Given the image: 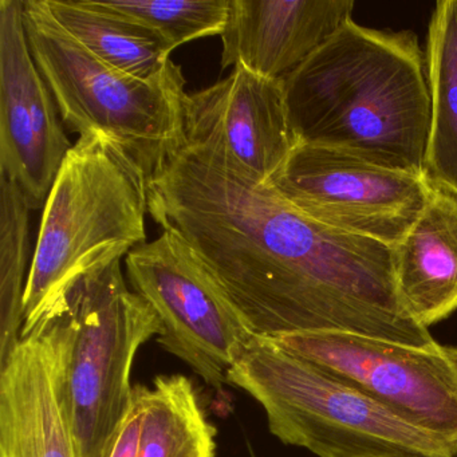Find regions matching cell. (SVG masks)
I'll return each mask as SVG.
<instances>
[{
  "label": "cell",
  "mask_w": 457,
  "mask_h": 457,
  "mask_svg": "<svg viewBox=\"0 0 457 457\" xmlns=\"http://www.w3.org/2000/svg\"><path fill=\"white\" fill-rule=\"evenodd\" d=\"M148 213L188 243L258 337L436 342L398 299L392 247L312 220L208 146L186 143L152 170Z\"/></svg>",
  "instance_id": "6da1fadb"
},
{
  "label": "cell",
  "mask_w": 457,
  "mask_h": 457,
  "mask_svg": "<svg viewBox=\"0 0 457 457\" xmlns=\"http://www.w3.org/2000/svg\"><path fill=\"white\" fill-rule=\"evenodd\" d=\"M283 87L296 145L328 146L427 173V58L411 31L376 30L350 21L286 77Z\"/></svg>",
  "instance_id": "7a4b0ae2"
},
{
  "label": "cell",
  "mask_w": 457,
  "mask_h": 457,
  "mask_svg": "<svg viewBox=\"0 0 457 457\" xmlns=\"http://www.w3.org/2000/svg\"><path fill=\"white\" fill-rule=\"evenodd\" d=\"M49 337L58 397L77 457H109L133 400V361L162 336L159 315L130 291L121 259L69 283L34 320Z\"/></svg>",
  "instance_id": "3957f363"
},
{
  "label": "cell",
  "mask_w": 457,
  "mask_h": 457,
  "mask_svg": "<svg viewBox=\"0 0 457 457\" xmlns=\"http://www.w3.org/2000/svg\"><path fill=\"white\" fill-rule=\"evenodd\" d=\"M148 179L137 159L111 136L98 130L79 136L44 207L23 330L69 283L145 245Z\"/></svg>",
  "instance_id": "277c9868"
},
{
  "label": "cell",
  "mask_w": 457,
  "mask_h": 457,
  "mask_svg": "<svg viewBox=\"0 0 457 457\" xmlns=\"http://www.w3.org/2000/svg\"><path fill=\"white\" fill-rule=\"evenodd\" d=\"M261 403L270 432L318 457H457L339 379L256 336L228 376Z\"/></svg>",
  "instance_id": "5b68a950"
},
{
  "label": "cell",
  "mask_w": 457,
  "mask_h": 457,
  "mask_svg": "<svg viewBox=\"0 0 457 457\" xmlns=\"http://www.w3.org/2000/svg\"><path fill=\"white\" fill-rule=\"evenodd\" d=\"M25 26L34 61L54 96L63 124L79 136L98 130L152 170L186 144V79L170 61L151 79L101 61L53 17L47 0H26Z\"/></svg>",
  "instance_id": "8992f818"
},
{
  "label": "cell",
  "mask_w": 457,
  "mask_h": 457,
  "mask_svg": "<svg viewBox=\"0 0 457 457\" xmlns=\"http://www.w3.org/2000/svg\"><path fill=\"white\" fill-rule=\"evenodd\" d=\"M269 339L435 436L457 454V346L438 342L409 346L344 331Z\"/></svg>",
  "instance_id": "52a82bcc"
},
{
  "label": "cell",
  "mask_w": 457,
  "mask_h": 457,
  "mask_svg": "<svg viewBox=\"0 0 457 457\" xmlns=\"http://www.w3.org/2000/svg\"><path fill=\"white\" fill-rule=\"evenodd\" d=\"M125 266L133 291L159 315L164 333L157 342L213 389L228 384L256 334L188 243L162 229L130 251Z\"/></svg>",
  "instance_id": "ba28073f"
},
{
  "label": "cell",
  "mask_w": 457,
  "mask_h": 457,
  "mask_svg": "<svg viewBox=\"0 0 457 457\" xmlns=\"http://www.w3.org/2000/svg\"><path fill=\"white\" fill-rule=\"evenodd\" d=\"M270 184L312 220L392 248L408 234L433 191L427 173L310 144H298Z\"/></svg>",
  "instance_id": "9c48e42d"
},
{
  "label": "cell",
  "mask_w": 457,
  "mask_h": 457,
  "mask_svg": "<svg viewBox=\"0 0 457 457\" xmlns=\"http://www.w3.org/2000/svg\"><path fill=\"white\" fill-rule=\"evenodd\" d=\"M73 144L42 77L21 0H0V176L44 208Z\"/></svg>",
  "instance_id": "30bf717a"
},
{
  "label": "cell",
  "mask_w": 457,
  "mask_h": 457,
  "mask_svg": "<svg viewBox=\"0 0 457 457\" xmlns=\"http://www.w3.org/2000/svg\"><path fill=\"white\" fill-rule=\"evenodd\" d=\"M186 143L226 156L261 183H270L296 146L280 79L237 66L226 79L187 95Z\"/></svg>",
  "instance_id": "8fae6325"
},
{
  "label": "cell",
  "mask_w": 457,
  "mask_h": 457,
  "mask_svg": "<svg viewBox=\"0 0 457 457\" xmlns=\"http://www.w3.org/2000/svg\"><path fill=\"white\" fill-rule=\"evenodd\" d=\"M353 0H229L221 68L283 79L353 21Z\"/></svg>",
  "instance_id": "7c38bea8"
},
{
  "label": "cell",
  "mask_w": 457,
  "mask_h": 457,
  "mask_svg": "<svg viewBox=\"0 0 457 457\" xmlns=\"http://www.w3.org/2000/svg\"><path fill=\"white\" fill-rule=\"evenodd\" d=\"M0 457H77L52 345L38 323L0 365Z\"/></svg>",
  "instance_id": "4fadbf2b"
},
{
  "label": "cell",
  "mask_w": 457,
  "mask_h": 457,
  "mask_svg": "<svg viewBox=\"0 0 457 457\" xmlns=\"http://www.w3.org/2000/svg\"><path fill=\"white\" fill-rule=\"evenodd\" d=\"M395 290L424 328L457 310V194L433 183L429 202L392 248Z\"/></svg>",
  "instance_id": "5bb4252c"
},
{
  "label": "cell",
  "mask_w": 457,
  "mask_h": 457,
  "mask_svg": "<svg viewBox=\"0 0 457 457\" xmlns=\"http://www.w3.org/2000/svg\"><path fill=\"white\" fill-rule=\"evenodd\" d=\"M47 6L85 49L122 73L151 79L172 61V50L156 33L103 9L96 0H47Z\"/></svg>",
  "instance_id": "9a60e30c"
},
{
  "label": "cell",
  "mask_w": 457,
  "mask_h": 457,
  "mask_svg": "<svg viewBox=\"0 0 457 457\" xmlns=\"http://www.w3.org/2000/svg\"><path fill=\"white\" fill-rule=\"evenodd\" d=\"M427 175L457 194V0H438L428 28Z\"/></svg>",
  "instance_id": "2e32d148"
},
{
  "label": "cell",
  "mask_w": 457,
  "mask_h": 457,
  "mask_svg": "<svg viewBox=\"0 0 457 457\" xmlns=\"http://www.w3.org/2000/svg\"><path fill=\"white\" fill-rule=\"evenodd\" d=\"M144 406L137 457H215L216 428L188 377L159 376L144 385Z\"/></svg>",
  "instance_id": "e0dca14e"
},
{
  "label": "cell",
  "mask_w": 457,
  "mask_h": 457,
  "mask_svg": "<svg viewBox=\"0 0 457 457\" xmlns=\"http://www.w3.org/2000/svg\"><path fill=\"white\" fill-rule=\"evenodd\" d=\"M31 210L21 187L0 176V365L22 339Z\"/></svg>",
  "instance_id": "ac0fdd59"
},
{
  "label": "cell",
  "mask_w": 457,
  "mask_h": 457,
  "mask_svg": "<svg viewBox=\"0 0 457 457\" xmlns=\"http://www.w3.org/2000/svg\"><path fill=\"white\" fill-rule=\"evenodd\" d=\"M98 6L156 33L170 49L221 36L229 0H96Z\"/></svg>",
  "instance_id": "d6986e66"
},
{
  "label": "cell",
  "mask_w": 457,
  "mask_h": 457,
  "mask_svg": "<svg viewBox=\"0 0 457 457\" xmlns=\"http://www.w3.org/2000/svg\"><path fill=\"white\" fill-rule=\"evenodd\" d=\"M144 411V385L133 386V400L128 411L127 419L122 422L113 448L109 457H137L140 445L141 429H143Z\"/></svg>",
  "instance_id": "ffe728a7"
}]
</instances>
